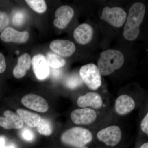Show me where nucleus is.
Here are the masks:
<instances>
[{"mask_svg": "<svg viewBox=\"0 0 148 148\" xmlns=\"http://www.w3.org/2000/svg\"><path fill=\"white\" fill-rule=\"evenodd\" d=\"M146 12L145 5L141 2L134 3L131 6L123 30V36L130 41L135 40L139 36L140 26Z\"/></svg>", "mask_w": 148, "mask_h": 148, "instance_id": "nucleus-1", "label": "nucleus"}, {"mask_svg": "<svg viewBox=\"0 0 148 148\" xmlns=\"http://www.w3.org/2000/svg\"><path fill=\"white\" fill-rule=\"evenodd\" d=\"M125 57L119 50L108 49L101 53L98 62V70L101 75H109L122 67Z\"/></svg>", "mask_w": 148, "mask_h": 148, "instance_id": "nucleus-2", "label": "nucleus"}, {"mask_svg": "<svg viewBox=\"0 0 148 148\" xmlns=\"http://www.w3.org/2000/svg\"><path fill=\"white\" fill-rule=\"evenodd\" d=\"M63 143L76 147H82L92 139L91 132L88 130L80 127H74L66 130L62 134Z\"/></svg>", "mask_w": 148, "mask_h": 148, "instance_id": "nucleus-3", "label": "nucleus"}, {"mask_svg": "<svg viewBox=\"0 0 148 148\" xmlns=\"http://www.w3.org/2000/svg\"><path fill=\"white\" fill-rule=\"evenodd\" d=\"M79 75L83 82L90 89L96 90L101 86V75L95 64H89L82 66L80 69Z\"/></svg>", "mask_w": 148, "mask_h": 148, "instance_id": "nucleus-4", "label": "nucleus"}, {"mask_svg": "<svg viewBox=\"0 0 148 148\" xmlns=\"http://www.w3.org/2000/svg\"><path fill=\"white\" fill-rule=\"evenodd\" d=\"M127 14L123 9L119 7L103 8L101 18L113 27L119 28L124 24Z\"/></svg>", "mask_w": 148, "mask_h": 148, "instance_id": "nucleus-5", "label": "nucleus"}, {"mask_svg": "<svg viewBox=\"0 0 148 148\" xmlns=\"http://www.w3.org/2000/svg\"><path fill=\"white\" fill-rule=\"evenodd\" d=\"M97 136L100 141L107 145L114 146L121 140L122 132L119 126L112 125L101 130L98 132Z\"/></svg>", "mask_w": 148, "mask_h": 148, "instance_id": "nucleus-6", "label": "nucleus"}, {"mask_svg": "<svg viewBox=\"0 0 148 148\" xmlns=\"http://www.w3.org/2000/svg\"><path fill=\"white\" fill-rule=\"evenodd\" d=\"M21 103L28 108L41 113H44L48 110V104L42 97L34 94L24 95L21 99Z\"/></svg>", "mask_w": 148, "mask_h": 148, "instance_id": "nucleus-7", "label": "nucleus"}, {"mask_svg": "<svg viewBox=\"0 0 148 148\" xmlns=\"http://www.w3.org/2000/svg\"><path fill=\"white\" fill-rule=\"evenodd\" d=\"M97 118L94 110L88 108L76 109L72 112L71 119L74 123L78 125H88L92 123Z\"/></svg>", "mask_w": 148, "mask_h": 148, "instance_id": "nucleus-8", "label": "nucleus"}, {"mask_svg": "<svg viewBox=\"0 0 148 148\" xmlns=\"http://www.w3.org/2000/svg\"><path fill=\"white\" fill-rule=\"evenodd\" d=\"M32 68L35 76L39 80L45 79L50 73L49 66L44 56L38 54L32 58Z\"/></svg>", "mask_w": 148, "mask_h": 148, "instance_id": "nucleus-9", "label": "nucleus"}, {"mask_svg": "<svg viewBox=\"0 0 148 148\" xmlns=\"http://www.w3.org/2000/svg\"><path fill=\"white\" fill-rule=\"evenodd\" d=\"M74 15L73 9L68 5H63L56 11L53 24L59 29H64L72 20Z\"/></svg>", "mask_w": 148, "mask_h": 148, "instance_id": "nucleus-10", "label": "nucleus"}, {"mask_svg": "<svg viewBox=\"0 0 148 148\" xmlns=\"http://www.w3.org/2000/svg\"><path fill=\"white\" fill-rule=\"evenodd\" d=\"M29 33L26 31L20 32L11 28L8 27L2 32L0 38L5 42H14L23 44L27 42L29 39Z\"/></svg>", "mask_w": 148, "mask_h": 148, "instance_id": "nucleus-11", "label": "nucleus"}, {"mask_svg": "<svg viewBox=\"0 0 148 148\" xmlns=\"http://www.w3.org/2000/svg\"><path fill=\"white\" fill-rule=\"evenodd\" d=\"M49 47L56 53L65 57L71 56L76 50L74 43L68 40H55L50 43Z\"/></svg>", "mask_w": 148, "mask_h": 148, "instance_id": "nucleus-12", "label": "nucleus"}, {"mask_svg": "<svg viewBox=\"0 0 148 148\" xmlns=\"http://www.w3.org/2000/svg\"><path fill=\"white\" fill-rule=\"evenodd\" d=\"M4 117H0V125L5 129H20L24 123L20 116L10 110L4 112Z\"/></svg>", "mask_w": 148, "mask_h": 148, "instance_id": "nucleus-13", "label": "nucleus"}, {"mask_svg": "<svg viewBox=\"0 0 148 148\" xmlns=\"http://www.w3.org/2000/svg\"><path fill=\"white\" fill-rule=\"evenodd\" d=\"M93 30L89 24H82L74 30V39L77 43L82 45L87 44L90 42L93 37Z\"/></svg>", "mask_w": 148, "mask_h": 148, "instance_id": "nucleus-14", "label": "nucleus"}, {"mask_svg": "<svg viewBox=\"0 0 148 148\" xmlns=\"http://www.w3.org/2000/svg\"><path fill=\"white\" fill-rule=\"evenodd\" d=\"M78 106L81 108L90 107L92 108H100L103 102L101 95L95 92H88L79 97L77 101Z\"/></svg>", "mask_w": 148, "mask_h": 148, "instance_id": "nucleus-15", "label": "nucleus"}, {"mask_svg": "<svg viewBox=\"0 0 148 148\" xmlns=\"http://www.w3.org/2000/svg\"><path fill=\"white\" fill-rule=\"evenodd\" d=\"M134 100L127 95H121L117 98L115 103V109L117 113L121 115L129 113L135 108Z\"/></svg>", "mask_w": 148, "mask_h": 148, "instance_id": "nucleus-16", "label": "nucleus"}, {"mask_svg": "<svg viewBox=\"0 0 148 148\" xmlns=\"http://www.w3.org/2000/svg\"><path fill=\"white\" fill-rule=\"evenodd\" d=\"M32 64V59L28 53H25L18 57L17 65L13 70V75L16 79L23 77L30 69Z\"/></svg>", "mask_w": 148, "mask_h": 148, "instance_id": "nucleus-17", "label": "nucleus"}, {"mask_svg": "<svg viewBox=\"0 0 148 148\" xmlns=\"http://www.w3.org/2000/svg\"><path fill=\"white\" fill-rule=\"evenodd\" d=\"M16 112L22 121L30 127H37L41 119L39 115L24 109H18Z\"/></svg>", "mask_w": 148, "mask_h": 148, "instance_id": "nucleus-18", "label": "nucleus"}, {"mask_svg": "<svg viewBox=\"0 0 148 148\" xmlns=\"http://www.w3.org/2000/svg\"><path fill=\"white\" fill-rule=\"evenodd\" d=\"M46 60L49 66L53 69H59L66 64V61L59 55L49 52L46 56Z\"/></svg>", "mask_w": 148, "mask_h": 148, "instance_id": "nucleus-19", "label": "nucleus"}, {"mask_svg": "<svg viewBox=\"0 0 148 148\" xmlns=\"http://www.w3.org/2000/svg\"><path fill=\"white\" fill-rule=\"evenodd\" d=\"M37 130L41 135H50L53 132V128L51 123L45 118H41L37 126Z\"/></svg>", "mask_w": 148, "mask_h": 148, "instance_id": "nucleus-20", "label": "nucleus"}, {"mask_svg": "<svg viewBox=\"0 0 148 148\" xmlns=\"http://www.w3.org/2000/svg\"><path fill=\"white\" fill-rule=\"evenodd\" d=\"M27 5L36 12L42 13L47 10V5L44 0H26Z\"/></svg>", "mask_w": 148, "mask_h": 148, "instance_id": "nucleus-21", "label": "nucleus"}, {"mask_svg": "<svg viewBox=\"0 0 148 148\" xmlns=\"http://www.w3.org/2000/svg\"><path fill=\"white\" fill-rule=\"evenodd\" d=\"M82 83V80L80 76L73 75L66 79L65 84L66 87L70 89H73L81 85Z\"/></svg>", "mask_w": 148, "mask_h": 148, "instance_id": "nucleus-22", "label": "nucleus"}, {"mask_svg": "<svg viewBox=\"0 0 148 148\" xmlns=\"http://www.w3.org/2000/svg\"><path fill=\"white\" fill-rule=\"evenodd\" d=\"M26 18V15L23 11L17 10L14 12L12 16V24L14 26L19 27L23 24Z\"/></svg>", "mask_w": 148, "mask_h": 148, "instance_id": "nucleus-23", "label": "nucleus"}, {"mask_svg": "<svg viewBox=\"0 0 148 148\" xmlns=\"http://www.w3.org/2000/svg\"><path fill=\"white\" fill-rule=\"evenodd\" d=\"M10 19L5 12L0 11V33H2L7 28L9 24Z\"/></svg>", "mask_w": 148, "mask_h": 148, "instance_id": "nucleus-24", "label": "nucleus"}, {"mask_svg": "<svg viewBox=\"0 0 148 148\" xmlns=\"http://www.w3.org/2000/svg\"><path fill=\"white\" fill-rule=\"evenodd\" d=\"M20 136L23 140L28 142L33 141L35 138L34 132L28 128H24L21 130L20 132Z\"/></svg>", "mask_w": 148, "mask_h": 148, "instance_id": "nucleus-25", "label": "nucleus"}, {"mask_svg": "<svg viewBox=\"0 0 148 148\" xmlns=\"http://www.w3.org/2000/svg\"><path fill=\"white\" fill-rule=\"evenodd\" d=\"M141 128L143 132L148 134V112L141 122Z\"/></svg>", "mask_w": 148, "mask_h": 148, "instance_id": "nucleus-26", "label": "nucleus"}, {"mask_svg": "<svg viewBox=\"0 0 148 148\" xmlns=\"http://www.w3.org/2000/svg\"><path fill=\"white\" fill-rule=\"evenodd\" d=\"M6 68L5 58L2 53H0V74L2 73L5 71Z\"/></svg>", "mask_w": 148, "mask_h": 148, "instance_id": "nucleus-27", "label": "nucleus"}, {"mask_svg": "<svg viewBox=\"0 0 148 148\" xmlns=\"http://www.w3.org/2000/svg\"><path fill=\"white\" fill-rule=\"evenodd\" d=\"M62 74V71L60 68L59 69H53L52 70V75L53 78L55 79H58L61 76Z\"/></svg>", "mask_w": 148, "mask_h": 148, "instance_id": "nucleus-28", "label": "nucleus"}, {"mask_svg": "<svg viewBox=\"0 0 148 148\" xmlns=\"http://www.w3.org/2000/svg\"><path fill=\"white\" fill-rule=\"evenodd\" d=\"M6 139L4 136H0V148H7L8 146H5Z\"/></svg>", "mask_w": 148, "mask_h": 148, "instance_id": "nucleus-29", "label": "nucleus"}, {"mask_svg": "<svg viewBox=\"0 0 148 148\" xmlns=\"http://www.w3.org/2000/svg\"><path fill=\"white\" fill-rule=\"evenodd\" d=\"M140 148H148V143H146L143 144Z\"/></svg>", "mask_w": 148, "mask_h": 148, "instance_id": "nucleus-30", "label": "nucleus"}, {"mask_svg": "<svg viewBox=\"0 0 148 148\" xmlns=\"http://www.w3.org/2000/svg\"><path fill=\"white\" fill-rule=\"evenodd\" d=\"M7 148H15V147H14V146L13 145H11L8 146Z\"/></svg>", "mask_w": 148, "mask_h": 148, "instance_id": "nucleus-31", "label": "nucleus"}, {"mask_svg": "<svg viewBox=\"0 0 148 148\" xmlns=\"http://www.w3.org/2000/svg\"><path fill=\"white\" fill-rule=\"evenodd\" d=\"M16 54H18V53H19V51H16Z\"/></svg>", "mask_w": 148, "mask_h": 148, "instance_id": "nucleus-32", "label": "nucleus"}, {"mask_svg": "<svg viewBox=\"0 0 148 148\" xmlns=\"http://www.w3.org/2000/svg\"><path fill=\"white\" fill-rule=\"evenodd\" d=\"M86 148V147H84V148Z\"/></svg>", "mask_w": 148, "mask_h": 148, "instance_id": "nucleus-33", "label": "nucleus"}]
</instances>
